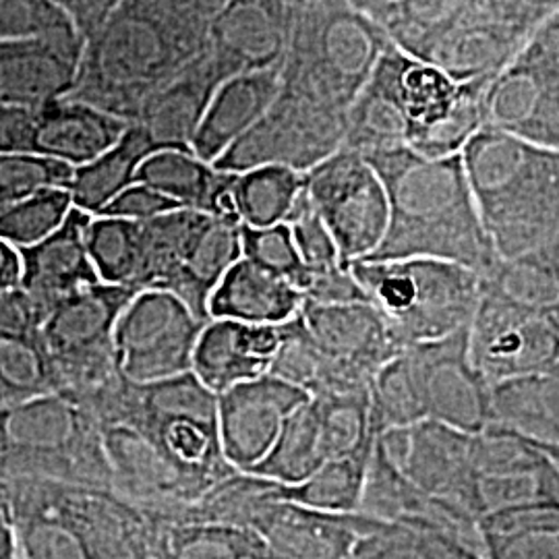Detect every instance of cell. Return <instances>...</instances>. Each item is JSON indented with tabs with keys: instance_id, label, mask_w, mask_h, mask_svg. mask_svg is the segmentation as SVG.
Masks as SVG:
<instances>
[{
	"instance_id": "obj_1",
	"label": "cell",
	"mask_w": 559,
	"mask_h": 559,
	"mask_svg": "<svg viewBox=\"0 0 559 559\" xmlns=\"http://www.w3.org/2000/svg\"><path fill=\"white\" fill-rule=\"evenodd\" d=\"M207 0H122L83 41L71 100L133 122L141 104L207 48Z\"/></svg>"
},
{
	"instance_id": "obj_2",
	"label": "cell",
	"mask_w": 559,
	"mask_h": 559,
	"mask_svg": "<svg viewBox=\"0 0 559 559\" xmlns=\"http://www.w3.org/2000/svg\"><path fill=\"white\" fill-rule=\"evenodd\" d=\"M489 83H460L390 41L348 108L342 147L360 156L390 147H411L425 158L462 154L485 124Z\"/></svg>"
},
{
	"instance_id": "obj_3",
	"label": "cell",
	"mask_w": 559,
	"mask_h": 559,
	"mask_svg": "<svg viewBox=\"0 0 559 559\" xmlns=\"http://www.w3.org/2000/svg\"><path fill=\"white\" fill-rule=\"evenodd\" d=\"M362 158L380 175L390 218L376 253L360 261H450L480 276L498 263L462 154L425 158L411 147H390Z\"/></svg>"
},
{
	"instance_id": "obj_4",
	"label": "cell",
	"mask_w": 559,
	"mask_h": 559,
	"mask_svg": "<svg viewBox=\"0 0 559 559\" xmlns=\"http://www.w3.org/2000/svg\"><path fill=\"white\" fill-rule=\"evenodd\" d=\"M559 0H396L376 21L402 52L452 80H493Z\"/></svg>"
},
{
	"instance_id": "obj_5",
	"label": "cell",
	"mask_w": 559,
	"mask_h": 559,
	"mask_svg": "<svg viewBox=\"0 0 559 559\" xmlns=\"http://www.w3.org/2000/svg\"><path fill=\"white\" fill-rule=\"evenodd\" d=\"M462 162L500 260L558 239L559 152L483 127Z\"/></svg>"
},
{
	"instance_id": "obj_6",
	"label": "cell",
	"mask_w": 559,
	"mask_h": 559,
	"mask_svg": "<svg viewBox=\"0 0 559 559\" xmlns=\"http://www.w3.org/2000/svg\"><path fill=\"white\" fill-rule=\"evenodd\" d=\"M390 44L380 23L348 0H305L293 7L280 92L346 117Z\"/></svg>"
},
{
	"instance_id": "obj_7",
	"label": "cell",
	"mask_w": 559,
	"mask_h": 559,
	"mask_svg": "<svg viewBox=\"0 0 559 559\" xmlns=\"http://www.w3.org/2000/svg\"><path fill=\"white\" fill-rule=\"evenodd\" d=\"M15 479L110 491L100 427L60 394L0 408V480Z\"/></svg>"
},
{
	"instance_id": "obj_8",
	"label": "cell",
	"mask_w": 559,
	"mask_h": 559,
	"mask_svg": "<svg viewBox=\"0 0 559 559\" xmlns=\"http://www.w3.org/2000/svg\"><path fill=\"white\" fill-rule=\"evenodd\" d=\"M348 265L406 348L466 330L483 297V276L450 261L417 258Z\"/></svg>"
},
{
	"instance_id": "obj_9",
	"label": "cell",
	"mask_w": 559,
	"mask_h": 559,
	"mask_svg": "<svg viewBox=\"0 0 559 559\" xmlns=\"http://www.w3.org/2000/svg\"><path fill=\"white\" fill-rule=\"evenodd\" d=\"M483 120L487 129L559 152L558 13L491 80Z\"/></svg>"
},
{
	"instance_id": "obj_10",
	"label": "cell",
	"mask_w": 559,
	"mask_h": 559,
	"mask_svg": "<svg viewBox=\"0 0 559 559\" xmlns=\"http://www.w3.org/2000/svg\"><path fill=\"white\" fill-rule=\"evenodd\" d=\"M305 193L346 265L376 253L388 228L390 205L380 175L360 154L342 147L311 168L305 175Z\"/></svg>"
},
{
	"instance_id": "obj_11",
	"label": "cell",
	"mask_w": 559,
	"mask_h": 559,
	"mask_svg": "<svg viewBox=\"0 0 559 559\" xmlns=\"http://www.w3.org/2000/svg\"><path fill=\"white\" fill-rule=\"evenodd\" d=\"M344 138L346 117L278 92L265 115L212 166L230 175L261 166H282L307 175L342 150Z\"/></svg>"
},
{
	"instance_id": "obj_12",
	"label": "cell",
	"mask_w": 559,
	"mask_h": 559,
	"mask_svg": "<svg viewBox=\"0 0 559 559\" xmlns=\"http://www.w3.org/2000/svg\"><path fill=\"white\" fill-rule=\"evenodd\" d=\"M205 323L173 293L141 290L115 330L122 371L140 385L191 371Z\"/></svg>"
},
{
	"instance_id": "obj_13",
	"label": "cell",
	"mask_w": 559,
	"mask_h": 559,
	"mask_svg": "<svg viewBox=\"0 0 559 559\" xmlns=\"http://www.w3.org/2000/svg\"><path fill=\"white\" fill-rule=\"evenodd\" d=\"M102 438L112 471L110 491L133 501L154 519H179L218 483L185 468L135 425L106 427Z\"/></svg>"
},
{
	"instance_id": "obj_14",
	"label": "cell",
	"mask_w": 559,
	"mask_h": 559,
	"mask_svg": "<svg viewBox=\"0 0 559 559\" xmlns=\"http://www.w3.org/2000/svg\"><path fill=\"white\" fill-rule=\"evenodd\" d=\"M468 355L491 388L549 371L559 359V328L539 313L483 293L468 325Z\"/></svg>"
},
{
	"instance_id": "obj_15",
	"label": "cell",
	"mask_w": 559,
	"mask_h": 559,
	"mask_svg": "<svg viewBox=\"0 0 559 559\" xmlns=\"http://www.w3.org/2000/svg\"><path fill=\"white\" fill-rule=\"evenodd\" d=\"M383 454L423 493L456 506L479 522L473 471V436L438 420L425 419L408 429L378 436Z\"/></svg>"
},
{
	"instance_id": "obj_16",
	"label": "cell",
	"mask_w": 559,
	"mask_h": 559,
	"mask_svg": "<svg viewBox=\"0 0 559 559\" xmlns=\"http://www.w3.org/2000/svg\"><path fill=\"white\" fill-rule=\"evenodd\" d=\"M419 380L427 419L477 436L491 423V385L468 355V328L406 348Z\"/></svg>"
},
{
	"instance_id": "obj_17",
	"label": "cell",
	"mask_w": 559,
	"mask_h": 559,
	"mask_svg": "<svg viewBox=\"0 0 559 559\" xmlns=\"http://www.w3.org/2000/svg\"><path fill=\"white\" fill-rule=\"evenodd\" d=\"M293 7L284 0H226L216 9L205 52L222 80L280 69L290 38Z\"/></svg>"
},
{
	"instance_id": "obj_18",
	"label": "cell",
	"mask_w": 559,
	"mask_h": 559,
	"mask_svg": "<svg viewBox=\"0 0 559 559\" xmlns=\"http://www.w3.org/2000/svg\"><path fill=\"white\" fill-rule=\"evenodd\" d=\"M309 400L299 388L270 373L218 394V431L224 459L251 473L267 456L288 415Z\"/></svg>"
},
{
	"instance_id": "obj_19",
	"label": "cell",
	"mask_w": 559,
	"mask_h": 559,
	"mask_svg": "<svg viewBox=\"0 0 559 559\" xmlns=\"http://www.w3.org/2000/svg\"><path fill=\"white\" fill-rule=\"evenodd\" d=\"M381 520L362 514H332L293 501L263 503L249 528L260 535L270 559H346L359 537Z\"/></svg>"
},
{
	"instance_id": "obj_20",
	"label": "cell",
	"mask_w": 559,
	"mask_h": 559,
	"mask_svg": "<svg viewBox=\"0 0 559 559\" xmlns=\"http://www.w3.org/2000/svg\"><path fill=\"white\" fill-rule=\"evenodd\" d=\"M300 318L325 355L367 380L406 348L369 300L346 305L305 300Z\"/></svg>"
},
{
	"instance_id": "obj_21",
	"label": "cell",
	"mask_w": 559,
	"mask_h": 559,
	"mask_svg": "<svg viewBox=\"0 0 559 559\" xmlns=\"http://www.w3.org/2000/svg\"><path fill=\"white\" fill-rule=\"evenodd\" d=\"M83 38L0 41V102L41 108L67 98L78 81Z\"/></svg>"
},
{
	"instance_id": "obj_22",
	"label": "cell",
	"mask_w": 559,
	"mask_h": 559,
	"mask_svg": "<svg viewBox=\"0 0 559 559\" xmlns=\"http://www.w3.org/2000/svg\"><path fill=\"white\" fill-rule=\"evenodd\" d=\"M92 218L73 207L59 230L20 251L23 267L20 286L40 307L44 318L62 300L100 282L85 242V230Z\"/></svg>"
},
{
	"instance_id": "obj_23",
	"label": "cell",
	"mask_w": 559,
	"mask_h": 559,
	"mask_svg": "<svg viewBox=\"0 0 559 559\" xmlns=\"http://www.w3.org/2000/svg\"><path fill=\"white\" fill-rule=\"evenodd\" d=\"M64 506L90 559H158L154 520L133 501L108 489L67 485Z\"/></svg>"
},
{
	"instance_id": "obj_24",
	"label": "cell",
	"mask_w": 559,
	"mask_h": 559,
	"mask_svg": "<svg viewBox=\"0 0 559 559\" xmlns=\"http://www.w3.org/2000/svg\"><path fill=\"white\" fill-rule=\"evenodd\" d=\"M222 83L224 80L214 60L203 52L200 59L150 94L131 124L140 127L156 152H191L201 120Z\"/></svg>"
},
{
	"instance_id": "obj_25",
	"label": "cell",
	"mask_w": 559,
	"mask_h": 559,
	"mask_svg": "<svg viewBox=\"0 0 559 559\" xmlns=\"http://www.w3.org/2000/svg\"><path fill=\"white\" fill-rule=\"evenodd\" d=\"M140 290L98 282L62 300L41 323V338L57 365L85 359L115 346V330Z\"/></svg>"
},
{
	"instance_id": "obj_26",
	"label": "cell",
	"mask_w": 559,
	"mask_h": 559,
	"mask_svg": "<svg viewBox=\"0 0 559 559\" xmlns=\"http://www.w3.org/2000/svg\"><path fill=\"white\" fill-rule=\"evenodd\" d=\"M280 346V325L210 320L201 332L191 371L212 392L222 394L270 371Z\"/></svg>"
},
{
	"instance_id": "obj_27",
	"label": "cell",
	"mask_w": 559,
	"mask_h": 559,
	"mask_svg": "<svg viewBox=\"0 0 559 559\" xmlns=\"http://www.w3.org/2000/svg\"><path fill=\"white\" fill-rule=\"evenodd\" d=\"M129 127V120L83 102H50L38 108L34 154L80 168L110 150Z\"/></svg>"
},
{
	"instance_id": "obj_28",
	"label": "cell",
	"mask_w": 559,
	"mask_h": 559,
	"mask_svg": "<svg viewBox=\"0 0 559 559\" xmlns=\"http://www.w3.org/2000/svg\"><path fill=\"white\" fill-rule=\"evenodd\" d=\"M280 69L245 73L224 81L201 120L191 152L214 164L265 115L280 92Z\"/></svg>"
},
{
	"instance_id": "obj_29",
	"label": "cell",
	"mask_w": 559,
	"mask_h": 559,
	"mask_svg": "<svg viewBox=\"0 0 559 559\" xmlns=\"http://www.w3.org/2000/svg\"><path fill=\"white\" fill-rule=\"evenodd\" d=\"M60 396L71 400L100 429L140 417V383L122 371L115 346L85 359L60 362Z\"/></svg>"
},
{
	"instance_id": "obj_30",
	"label": "cell",
	"mask_w": 559,
	"mask_h": 559,
	"mask_svg": "<svg viewBox=\"0 0 559 559\" xmlns=\"http://www.w3.org/2000/svg\"><path fill=\"white\" fill-rule=\"evenodd\" d=\"M305 297L288 280L240 258L210 297V320H230L251 325H282L297 318Z\"/></svg>"
},
{
	"instance_id": "obj_31",
	"label": "cell",
	"mask_w": 559,
	"mask_h": 559,
	"mask_svg": "<svg viewBox=\"0 0 559 559\" xmlns=\"http://www.w3.org/2000/svg\"><path fill=\"white\" fill-rule=\"evenodd\" d=\"M242 258V222L237 214H203L170 293L200 320L210 321V297Z\"/></svg>"
},
{
	"instance_id": "obj_32",
	"label": "cell",
	"mask_w": 559,
	"mask_h": 559,
	"mask_svg": "<svg viewBox=\"0 0 559 559\" xmlns=\"http://www.w3.org/2000/svg\"><path fill=\"white\" fill-rule=\"evenodd\" d=\"M235 177L200 160L193 152L160 150L143 160L135 182L152 187L180 207L203 214H237L233 201Z\"/></svg>"
},
{
	"instance_id": "obj_33",
	"label": "cell",
	"mask_w": 559,
	"mask_h": 559,
	"mask_svg": "<svg viewBox=\"0 0 559 559\" xmlns=\"http://www.w3.org/2000/svg\"><path fill=\"white\" fill-rule=\"evenodd\" d=\"M267 373L299 388L309 394V399L360 392L371 385V380L321 350L320 344L305 328L300 313L280 325V346Z\"/></svg>"
},
{
	"instance_id": "obj_34",
	"label": "cell",
	"mask_w": 559,
	"mask_h": 559,
	"mask_svg": "<svg viewBox=\"0 0 559 559\" xmlns=\"http://www.w3.org/2000/svg\"><path fill=\"white\" fill-rule=\"evenodd\" d=\"M493 423L522 438L559 443V365L491 388Z\"/></svg>"
},
{
	"instance_id": "obj_35",
	"label": "cell",
	"mask_w": 559,
	"mask_h": 559,
	"mask_svg": "<svg viewBox=\"0 0 559 559\" xmlns=\"http://www.w3.org/2000/svg\"><path fill=\"white\" fill-rule=\"evenodd\" d=\"M158 559H270L249 526L203 520L154 519Z\"/></svg>"
},
{
	"instance_id": "obj_36",
	"label": "cell",
	"mask_w": 559,
	"mask_h": 559,
	"mask_svg": "<svg viewBox=\"0 0 559 559\" xmlns=\"http://www.w3.org/2000/svg\"><path fill=\"white\" fill-rule=\"evenodd\" d=\"M156 152L152 141L138 124H131L124 135L110 150L80 168H75L69 182L73 207L90 216H98L124 189H129L141 164Z\"/></svg>"
},
{
	"instance_id": "obj_37",
	"label": "cell",
	"mask_w": 559,
	"mask_h": 559,
	"mask_svg": "<svg viewBox=\"0 0 559 559\" xmlns=\"http://www.w3.org/2000/svg\"><path fill=\"white\" fill-rule=\"evenodd\" d=\"M203 212L179 207L152 221L140 222V272L138 290H166L179 278L187 249L200 226Z\"/></svg>"
},
{
	"instance_id": "obj_38",
	"label": "cell",
	"mask_w": 559,
	"mask_h": 559,
	"mask_svg": "<svg viewBox=\"0 0 559 559\" xmlns=\"http://www.w3.org/2000/svg\"><path fill=\"white\" fill-rule=\"evenodd\" d=\"M373 445L348 456L323 462L316 473L297 485L276 483V500L293 501L332 514H357Z\"/></svg>"
},
{
	"instance_id": "obj_39",
	"label": "cell",
	"mask_w": 559,
	"mask_h": 559,
	"mask_svg": "<svg viewBox=\"0 0 559 559\" xmlns=\"http://www.w3.org/2000/svg\"><path fill=\"white\" fill-rule=\"evenodd\" d=\"M346 559H485L483 543L436 528L380 522L362 535Z\"/></svg>"
},
{
	"instance_id": "obj_40",
	"label": "cell",
	"mask_w": 559,
	"mask_h": 559,
	"mask_svg": "<svg viewBox=\"0 0 559 559\" xmlns=\"http://www.w3.org/2000/svg\"><path fill=\"white\" fill-rule=\"evenodd\" d=\"M323 462H328V454L320 411L316 400L309 399L286 417L272 450L251 473L280 485H297L316 473Z\"/></svg>"
},
{
	"instance_id": "obj_41",
	"label": "cell",
	"mask_w": 559,
	"mask_h": 559,
	"mask_svg": "<svg viewBox=\"0 0 559 559\" xmlns=\"http://www.w3.org/2000/svg\"><path fill=\"white\" fill-rule=\"evenodd\" d=\"M59 392V369L38 334H0V408Z\"/></svg>"
},
{
	"instance_id": "obj_42",
	"label": "cell",
	"mask_w": 559,
	"mask_h": 559,
	"mask_svg": "<svg viewBox=\"0 0 559 559\" xmlns=\"http://www.w3.org/2000/svg\"><path fill=\"white\" fill-rule=\"evenodd\" d=\"M305 189V175L282 166H261L235 177V212L249 228L284 224Z\"/></svg>"
},
{
	"instance_id": "obj_43",
	"label": "cell",
	"mask_w": 559,
	"mask_h": 559,
	"mask_svg": "<svg viewBox=\"0 0 559 559\" xmlns=\"http://www.w3.org/2000/svg\"><path fill=\"white\" fill-rule=\"evenodd\" d=\"M371 423L380 436L390 429H408L427 419L419 380L406 348L385 362L369 385Z\"/></svg>"
},
{
	"instance_id": "obj_44",
	"label": "cell",
	"mask_w": 559,
	"mask_h": 559,
	"mask_svg": "<svg viewBox=\"0 0 559 559\" xmlns=\"http://www.w3.org/2000/svg\"><path fill=\"white\" fill-rule=\"evenodd\" d=\"M85 242L100 282L135 288L141 258L140 222L94 216L87 224Z\"/></svg>"
},
{
	"instance_id": "obj_45",
	"label": "cell",
	"mask_w": 559,
	"mask_h": 559,
	"mask_svg": "<svg viewBox=\"0 0 559 559\" xmlns=\"http://www.w3.org/2000/svg\"><path fill=\"white\" fill-rule=\"evenodd\" d=\"M73 210L69 189H46L0 212V239L15 249L38 245L59 230Z\"/></svg>"
},
{
	"instance_id": "obj_46",
	"label": "cell",
	"mask_w": 559,
	"mask_h": 559,
	"mask_svg": "<svg viewBox=\"0 0 559 559\" xmlns=\"http://www.w3.org/2000/svg\"><path fill=\"white\" fill-rule=\"evenodd\" d=\"M75 168L40 154H0V203L9 207L46 189H67Z\"/></svg>"
},
{
	"instance_id": "obj_47",
	"label": "cell",
	"mask_w": 559,
	"mask_h": 559,
	"mask_svg": "<svg viewBox=\"0 0 559 559\" xmlns=\"http://www.w3.org/2000/svg\"><path fill=\"white\" fill-rule=\"evenodd\" d=\"M242 258L261 265L263 270L288 280L300 293L309 282V270L300 260L299 251L286 224L270 228L242 226Z\"/></svg>"
},
{
	"instance_id": "obj_48",
	"label": "cell",
	"mask_w": 559,
	"mask_h": 559,
	"mask_svg": "<svg viewBox=\"0 0 559 559\" xmlns=\"http://www.w3.org/2000/svg\"><path fill=\"white\" fill-rule=\"evenodd\" d=\"M73 34L80 36L55 0H0V41Z\"/></svg>"
},
{
	"instance_id": "obj_49",
	"label": "cell",
	"mask_w": 559,
	"mask_h": 559,
	"mask_svg": "<svg viewBox=\"0 0 559 559\" xmlns=\"http://www.w3.org/2000/svg\"><path fill=\"white\" fill-rule=\"evenodd\" d=\"M284 224L290 228L300 260L309 272H321L344 263L340 258L336 242L332 239L328 226L321 221L320 214L316 212V207L311 205L305 189Z\"/></svg>"
},
{
	"instance_id": "obj_50",
	"label": "cell",
	"mask_w": 559,
	"mask_h": 559,
	"mask_svg": "<svg viewBox=\"0 0 559 559\" xmlns=\"http://www.w3.org/2000/svg\"><path fill=\"white\" fill-rule=\"evenodd\" d=\"M479 533L485 559H559V533Z\"/></svg>"
},
{
	"instance_id": "obj_51",
	"label": "cell",
	"mask_w": 559,
	"mask_h": 559,
	"mask_svg": "<svg viewBox=\"0 0 559 559\" xmlns=\"http://www.w3.org/2000/svg\"><path fill=\"white\" fill-rule=\"evenodd\" d=\"M302 297L307 302L316 305H346L369 300L359 280L355 278L350 265L346 263L330 270L311 272L307 286L302 288Z\"/></svg>"
},
{
	"instance_id": "obj_52",
	"label": "cell",
	"mask_w": 559,
	"mask_h": 559,
	"mask_svg": "<svg viewBox=\"0 0 559 559\" xmlns=\"http://www.w3.org/2000/svg\"><path fill=\"white\" fill-rule=\"evenodd\" d=\"M177 201L164 198L152 187H145L141 182H133L129 189H124L117 200L110 201L98 216L122 218V221L145 222L162 216L166 212L179 210Z\"/></svg>"
},
{
	"instance_id": "obj_53",
	"label": "cell",
	"mask_w": 559,
	"mask_h": 559,
	"mask_svg": "<svg viewBox=\"0 0 559 559\" xmlns=\"http://www.w3.org/2000/svg\"><path fill=\"white\" fill-rule=\"evenodd\" d=\"M38 110L0 102V154H34Z\"/></svg>"
},
{
	"instance_id": "obj_54",
	"label": "cell",
	"mask_w": 559,
	"mask_h": 559,
	"mask_svg": "<svg viewBox=\"0 0 559 559\" xmlns=\"http://www.w3.org/2000/svg\"><path fill=\"white\" fill-rule=\"evenodd\" d=\"M44 320L40 307L21 286L0 290V334H38Z\"/></svg>"
},
{
	"instance_id": "obj_55",
	"label": "cell",
	"mask_w": 559,
	"mask_h": 559,
	"mask_svg": "<svg viewBox=\"0 0 559 559\" xmlns=\"http://www.w3.org/2000/svg\"><path fill=\"white\" fill-rule=\"evenodd\" d=\"M64 15L75 25L81 38L92 36L102 21L106 20L122 0H55Z\"/></svg>"
},
{
	"instance_id": "obj_56",
	"label": "cell",
	"mask_w": 559,
	"mask_h": 559,
	"mask_svg": "<svg viewBox=\"0 0 559 559\" xmlns=\"http://www.w3.org/2000/svg\"><path fill=\"white\" fill-rule=\"evenodd\" d=\"M0 559H21L20 543L13 526V514L4 480H0Z\"/></svg>"
},
{
	"instance_id": "obj_57",
	"label": "cell",
	"mask_w": 559,
	"mask_h": 559,
	"mask_svg": "<svg viewBox=\"0 0 559 559\" xmlns=\"http://www.w3.org/2000/svg\"><path fill=\"white\" fill-rule=\"evenodd\" d=\"M21 270L20 249L0 239V290L17 288L21 284Z\"/></svg>"
},
{
	"instance_id": "obj_58",
	"label": "cell",
	"mask_w": 559,
	"mask_h": 559,
	"mask_svg": "<svg viewBox=\"0 0 559 559\" xmlns=\"http://www.w3.org/2000/svg\"><path fill=\"white\" fill-rule=\"evenodd\" d=\"M348 2H350L357 11H360V13L369 15L371 20H376L388 4H392V2H396V0H348Z\"/></svg>"
},
{
	"instance_id": "obj_59",
	"label": "cell",
	"mask_w": 559,
	"mask_h": 559,
	"mask_svg": "<svg viewBox=\"0 0 559 559\" xmlns=\"http://www.w3.org/2000/svg\"><path fill=\"white\" fill-rule=\"evenodd\" d=\"M540 452L547 456V459L554 462V466L559 471V443H539V441H533Z\"/></svg>"
},
{
	"instance_id": "obj_60",
	"label": "cell",
	"mask_w": 559,
	"mask_h": 559,
	"mask_svg": "<svg viewBox=\"0 0 559 559\" xmlns=\"http://www.w3.org/2000/svg\"><path fill=\"white\" fill-rule=\"evenodd\" d=\"M207 2H210V4H214V7L218 9V7H222L226 0H207Z\"/></svg>"
},
{
	"instance_id": "obj_61",
	"label": "cell",
	"mask_w": 559,
	"mask_h": 559,
	"mask_svg": "<svg viewBox=\"0 0 559 559\" xmlns=\"http://www.w3.org/2000/svg\"><path fill=\"white\" fill-rule=\"evenodd\" d=\"M286 4H290V7H295V4H299V2H305V0H284Z\"/></svg>"
},
{
	"instance_id": "obj_62",
	"label": "cell",
	"mask_w": 559,
	"mask_h": 559,
	"mask_svg": "<svg viewBox=\"0 0 559 559\" xmlns=\"http://www.w3.org/2000/svg\"><path fill=\"white\" fill-rule=\"evenodd\" d=\"M558 17H559V11H558Z\"/></svg>"
}]
</instances>
